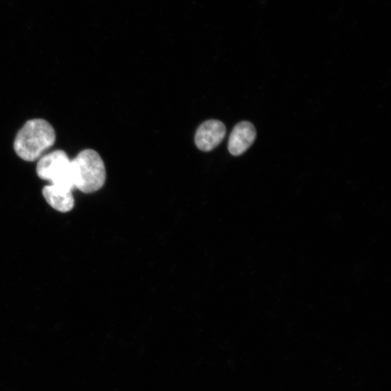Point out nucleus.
Masks as SVG:
<instances>
[{"label": "nucleus", "instance_id": "1", "mask_svg": "<svg viewBox=\"0 0 391 391\" xmlns=\"http://www.w3.org/2000/svg\"><path fill=\"white\" fill-rule=\"evenodd\" d=\"M55 140V131L50 123L44 119H33L18 131L14 149L20 158L32 162L40 160L54 145Z\"/></svg>", "mask_w": 391, "mask_h": 391}, {"label": "nucleus", "instance_id": "2", "mask_svg": "<svg viewBox=\"0 0 391 391\" xmlns=\"http://www.w3.org/2000/svg\"><path fill=\"white\" fill-rule=\"evenodd\" d=\"M75 189L85 194L99 191L106 181V169L99 155L93 150L82 151L72 160Z\"/></svg>", "mask_w": 391, "mask_h": 391}, {"label": "nucleus", "instance_id": "3", "mask_svg": "<svg viewBox=\"0 0 391 391\" xmlns=\"http://www.w3.org/2000/svg\"><path fill=\"white\" fill-rule=\"evenodd\" d=\"M37 172L41 180L57 188L72 192L75 189L72 160L62 150L43 155L39 160Z\"/></svg>", "mask_w": 391, "mask_h": 391}, {"label": "nucleus", "instance_id": "4", "mask_svg": "<svg viewBox=\"0 0 391 391\" xmlns=\"http://www.w3.org/2000/svg\"><path fill=\"white\" fill-rule=\"evenodd\" d=\"M226 134V126L217 120H209L198 128L195 135V144L199 150L209 152L217 148Z\"/></svg>", "mask_w": 391, "mask_h": 391}, {"label": "nucleus", "instance_id": "5", "mask_svg": "<svg viewBox=\"0 0 391 391\" xmlns=\"http://www.w3.org/2000/svg\"><path fill=\"white\" fill-rule=\"evenodd\" d=\"M256 128L250 122L243 121L233 129L228 141V151L233 156L243 154L254 143Z\"/></svg>", "mask_w": 391, "mask_h": 391}, {"label": "nucleus", "instance_id": "6", "mask_svg": "<svg viewBox=\"0 0 391 391\" xmlns=\"http://www.w3.org/2000/svg\"><path fill=\"white\" fill-rule=\"evenodd\" d=\"M43 196L47 202L55 209L61 212L72 210L75 201L72 191L66 190L48 185L43 190Z\"/></svg>", "mask_w": 391, "mask_h": 391}]
</instances>
